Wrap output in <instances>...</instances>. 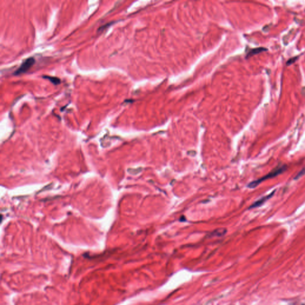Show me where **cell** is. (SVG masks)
Instances as JSON below:
<instances>
[{"label": "cell", "instance_id": "obj_5", "mask_svg": "<svg viewBox=\"0 0 305 305\" xmlns=\"http://www.w3.org/2000/svg\"><path fill=\"white\" fill-rule=\"evenodd\" d=\"M43 78H44V79H49L51 83H53L55 85H58L61 83L60 79L57 77L50 76H43Z\"/></svg>", "mask_w": 305, "mask_h": 305}, {"label": "cell", "instance_id": "obj_7", "mask_svg": "<svg viewBox=\"0 0 305 305\" xmlns=\"http://www.w3.org/2000/svg\"><path fill=\"white\" fill-rule=\"evenodd\" d=\"M304 174H305V167L303 168V169H302V171H301L298 174V175L296 176V177L295 178V179H297L299 178L300 177H302V176L303 175H304Z\"/></svg>", "mask_w": 305, "mask_h": 305}, {"label": "cell", "instance_id": "obj_4", "mask_svg": "<svg viewBox=\"0 0 305 305\" xmlns=\"http://www.w3.org/2000/svg\"><path fill=\"white\" fill-rule=\"evenodd\" d=\"M226 232L227 229L225 228H219L215 230L211 235L214 237H222L225 234Z\"/></svg>", "mask_w": 305, "mask_h": 305}, {"label": "cell", "instance_id": "obj_8", "mask_svg": "<svg viewBox=\"0 0 305 305\" xmlns=\"http://www.w3.org/2000/svg\"><path fill=\"white\" fill-rule=\"evenodd\" d=\"M296 60V58H293V59H291L290 60H289L287 61V65H291V64L293 63Z\"/></svg>", "mask_w": 305, "mask_h": 305}, {"label": "cell", "instance_id": "obj_1", "mask_svg": "<svg viewBox=\"0 0 305 305\" xmlns=\"http://www.w3.org/2000/svg\"><path fill=\"white\" fill-rule=\"evenodd\" d=\"M286 169H287V166L285 165L278 166L277 167H275V169H273L272 171H271L269 173H268L267 175L264 176L263 177H262V178H260V179H259L258 180H256V181L251 182L248 185V187H249L250 188H254V187L259 186L262 182H263L264 181H266V180H267L268 179L275 177V176L279 175V174H281L282 173H283L285 171H286Z\"/></svg>", "mask_w": 305, "mask_h": 305}, {"label": "cell", "instance_id": "obj_2", "mask_svg": "<svg viewBox=\"0 0 305 305\" xmlns=\"http://www.w3.org/2000/svg\"><path fill=\"white\" fill-rule=\"evenodd\" d=\"M35 62V60L34 57H30L26 59L22 63L20 66L14 72V75L18 76L24 73H26V72L34 65Z\"/></svg>", "mask_w": 305, "mask_h": 305}, {"label": "cell", "instance_id": "obj_6", "mask_svg": "<svg viewBox=\"0 0 305 305\" xmlns=\"http://www.w3.org/2000/svg\"><path fill=\"white\" fill-rule=\"evenodd\" d=\"M267 50L264 49V48H258V49H253L249 53H248V55H247V57L248 56V57H250V56L252 55H253L254 54H259L260 53H262L263 51H267Z\"/></svg>", "mask_w": 305, "mask_h": 305}, {"label": "cell", "instance_id": "obj_3", "mask_svg": "<svg viewBox=\"0 0 305 305\" xmlns=\"http://www.w3.org/2000/svg\"><path fill=\"white\" fill-rule=\"evenodd\" d=\"M274 192H275V191H274L272 192H271L270 194L267 195V196H265V197H263L259 199L258 200H257V201L255 202L252 206H250V209L256 208V207H258L262 205L265 202H267L268 200H269L270 198H271L273 196V195L274 194Z\"/></svg>", "mask_w": 305, "mask_h": 305}]
</instances>
